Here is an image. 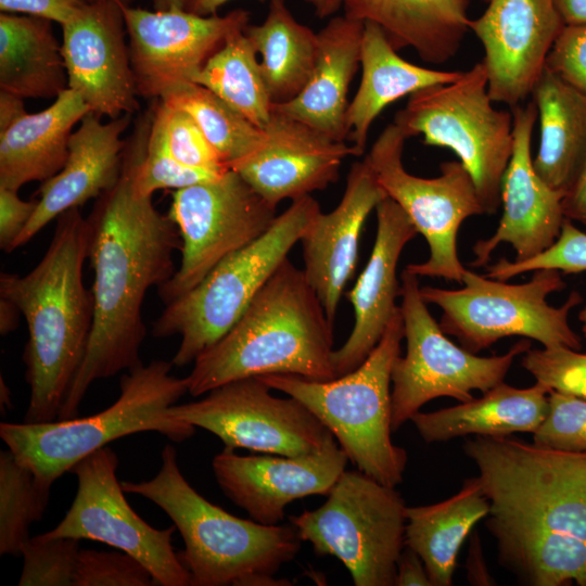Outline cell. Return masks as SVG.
Returning <instances> with one entry per match:
<instances>
[{"label": "cell", "mask_w": 586, "mask_h": 586, "mask_svg": "<svg viewBox=\"0 0 586 586\" xmlns=\"http://www.w3.org/2000/svg\"><path fill=\"white\" fill-rule=\"evenodd\" d=\"M161 468L148 481L122 482L125 493L148 498L173 520L184 549L178 553L191 586H285L276 578L303 542L291 525H266L234 517L209 502L182 475L177 451L166 445Z\"/></svg>", "instance_id": "obj_5"}, {"label": "cell", "mask_w": 586, "mask_h": 586, "mask_svg": "<svg viewBox=\"0 0 586 586\" xmlns=\"http://www.w3.org/2000/svg\"><path fill=\"white\" fill-rule=\"evenodd\" d=\"M364 23L336 16L317 34L318 51L302 91L272 110L300 120L336 141L348 136L346 111L348 87L360 64Z\"/></svg>", "instance_id": "obj_26"}, {"label": "cell", "mask_w": 586, "mask_h": 586, "mask_svg": "<svg viewBox=\"0 0 586 586\" xmlns=\"http://www.w3.org/2000/svg\"><path fill=\"white\" fill-rule=\"evenodd\" d=\"M138 94L161 99L192 82L229 35L244 29L250 12L202 16L186 10L149 11L120 2Z\"/></svg>", "instance_id": "obj_17"}, {"label": "cell", "mask_w": 586, "mask_h": 586, "mask_svg": "<svg viewBox=\"0 0 586 586\" xmlns=\"http://www.w3.org/2000/svg\"><path fill=\"white\" fill-rule=\"evenodd\" d=\"M20 309L11 301L1 297L0 300V332L7 335L17 328Z\"/></svg>", "instance_id": "obj_53"}, {"label": "cell", "mask_w": 586, "mask_h": 586, "mask_svg": "<svg viewBox=\"0 0 586 586\" xmlns=\"http://www.w3.org/2000/svg\"><path fill=\"white\" fill-rule=\"evenodd\" d=\"M151 116H144L127 140L118 182L100 195L87 217L88 256L94 279L93 320L84 362L65 397L59 419L77 417L89 388L141 364L145 337L142 305L150 288L176 271L173 255L181 247L173 220L161 214L152 196L135 187V171L145 146Z\"/></svg>", "instance_id": "obj_1"}, {"label": "cell", "mask_w": 586, "mask_h": 586, "mask_svg": "<svg viewBox=\"0 0 586 586\" xmlns=\"http://www.w3.org/2000/svg\"><path fill=\"white\" fill-rule=\"evenodd\" d=\"M470 0H344L345 16L375 23L396 50L412 48L423 62L442 64L459 51L470 29Z\"/></svg>", "instance_id": "obj_27"}, {"label": "cell", "mask_w": 586, "mask_h": 586, "mask_svg": "<svg viewBox=\"0 0 586 586\" xmlns=\"http://www.w3.org/2000/svg\"><path fill=\"white\" fill-rule=\"evenodd\" d=\"M361 80L346 111L347 139L364 154L370 127L391 103L434 85L455 81L462 72L436 71L402 59L375 23L365 22L360 49Z\"/></svg>", "instance_id": "obj_30"}, {"label": "cell", "mask_w": 586, "mask_h": 586, "mask_svg": "<svg viewBox=\"0 0 586 586\" xmlns=\"http://www.w3.org/2000/svg\"><path fill=\"white\" fill-rule=\"evenodd\" d=\"M88 244L87 218L79 208L69 209L56 218L50 245L34 269L0 276V296L15 304L27 323L26 423L59 419L84 362L93 320L92 294L82 279Z\"/></svg>", "instance_id": "obj_3"}, {"label": "cell", "mask_w": 586, "mask_h": 586, "mask_svg": "<svg viewBox=\"0 0 586 586\" xmlns=\"http://www.w3.org/2000/svg\"><path fill=\"white\" fill-rule=\"evenodd\" d=\"M62 53L68 89L98 116L111 119L139 109L126 44V25L116 0L87 3L62 25Z\"/></svg>", "instance_id": "obj_18"}, {"label": "cell", "mask_w": 586, "mask_h": 586, "mask_svg": "<svg viewBox=\"0 0 586 586\" xmlns=\"http://www.w3.org/2000/svg\"><path fill=\"white\" fill-rule=\"evenodd\" d=\"M400 283L407 349L392 369L393 431L432 399L445 396L461 403L472 399L474 390L487 392L504 382L514 359L531 348V341L523 339L502 355L477 356L442 331L420 294L417 275L404 268Z\"/></svg>", "instance_id": "obj_12"}, {"label": "cell", "mask_w": 586, "mask_h": 586, "mask_svg": "<svg viewBox=\"0 0 586 586\" xmlns=\"http://www.w3.org/2000/svg\"><path fill=\"white\" fill-rule=\"evenodd\" d=\"M91 1H99V0H91ZM116 1L123 2L125 4H130L132 0H116Z\"/></svg>", "instance_id": "obj_57"}, {"label": "cell", "mask_w": 586, "mask_h": 586, "mask_svg": "<svg viewBox=\"0 0 586 586\" xmlns=\"http://www.w3.org/2000/svg\"><path fill=\"white\" fill-rule=\"evenodd\" d=\"M156 11L183 10V0H153Z\"/></svg>", "instance_id": "obj_54"}, {"label": "cell", "mask_w": 586, "mask_h": 586, "mask_svg": "<svg viewBox=\"0 0 586 586\" xmlns=\"http://www.w3.org/2000/svg\"><path fill=\"white\" fill-rule=\"evenodd\" d=\"M129 123L130 115L103 123L92 112L80 120L79 127L71 135L63 168L38 189L36 211L14 249L29 242L61 214L98 199L118 182L127 145L122 135Z\"/></svg>", "instance_id": "obj_25"}, {"label": "cell", "mask_w": 586, "mask_h": 586, "mask_svg": "<svg viewBox=\"0 0 586 586\" xmlns=\"http://www.w3.org/2000/svg\"><path fill=\"white\" fill-rule=\"evenodd\" d=\"M1 408L2 409H10L11 407V397H10V390L4 383L2 377H1Z\"/></svg>", "instance_id": "obj_55"}, {"label": "cell", "mask_w": 586, "mask_h": 586, "mask_svg": "<svg viewBox=\"0 0 586 586\" xmlns=\"http://www.w3.org/2000/svg\"><path fill=\"white\" fill-rule=\"evenodd\" d=\"M259 145L230 169L267 203L297 200L339 179L343 160L359 156L354 145L272 110Z\"/></svg>", "instance_id": "obj_21"}, {"label": "cell", "mask_w": 586, "mask_h": 586, "mask_svg": "<svg viewBox=\"0 0 586 586\" xmlns=\"http://www.w3.org/2000/svg\"><path fill=\"white\" fill-rule=\"evenodd\" d=\"M90 109L71 89L38 113H25L0 130V187L18 191L33 181H46L64 166L74 126Z\"/></svg>", "instance_id": "obj_28"}, {"label": "cell", "mask_w": 586, "mask_h": 586, "mask_svg": "<svg viewBox=\"0 0 586 586\" xmlns=\"http://www.w3.org/2000/svg\"><path fill=\"white\" fill-rule=\"evenodd\" d=\"M230 0H183V10L208 16L217 14L220 7ZM313 5L316 16L324 18L336 13L343 7L344 0H306Z\"/></svg>", "instance_id": "obj_50"}, {"label": "cell", "mask_w": 586, "mask_h": 586, "mask_svg": "<svg viewBox=\"0 0 586 586\" xmlns=\"http://www.w3.org/2000/svg\"><path fill=\"white\" fill-rule=\"evenodd\" d=\"M68 88L62 43L51 21L0 14V91L25 98H58Z\"/></svg>", "instance_id": "obj_33"}, {"label": "cell", "mask_w": 586, "mask_h": 586, "mask_svg": "<svg viewBox=\"0 0 586 586\" xmlns=\"http://www.w3.org/2000/svg\"><path fill=\"white\" fill-rule=\"evenodd\" d=\"M89 2L91 0H0V10L46 18L62 26Z\"/></svg>", "instance_id": "obj_47"}, {"label": "cell", "mask_w": 586, "mask_h": 586, "mask_svg": "<svg viewBox=\"0 0 586 586\" xmlns=\"http://www.w3.org/2000/svg\"><path fill=\"white\" fill-rule=\"evenodd\" d=\"M171 361L142 362L120 378V395L97 415L42 423H0V437L39 484H52L82 458L109 443L154 431L175 442L195 428L171 418L167 410L188 393L186 378L170 374Z\"/></svg>", "instance_id": "obj_6"}, {"label": "cell", "mask_w": 586, "mask_h": 586, "mask_svg": "<svg viewBox=\"0 0 586 586\" xmlns=\"http://www.w3.org/2000/svg\"><path fill=\"white\" fill-rule=\"evenodd\" d=\"M521 366L549 390L586 400V353L566 347L530 348Z\"/></svg>", "instance_id": "obj_43"}, {"label": "cell", "mask_w": 586, "mask_h": 586, "mask_svg": "<svg viewBox=\"0 0 586 586\" xmlns=\"http://www.w3.org/2000/svg\"><path fill=\"white\" fill-rule=\"evenodd\" d=\"M498 561L530 586H586V453L472 436Z\"/></svg>", "instance_id": "obj_2"}, {"label": "cell", "mask_w": 586, "mask_h": 586, "mask_svg": "<svg viewBox=\"0 0 586 586\" xmlns=\"http://www.w3.org/2000/svg\"><path fill=\"white\" fill-rule=\"evenodd\" d=\"M333 327L303 269L286 258L233 327L194 360V397L231 381L267 374L336 378Z\"/></svg>", "instance_id": "obj_4"}, {"label": "cell", "mask_w": 586, "mask_h": 586, "mask_svg": "<svg viewBox=\"0 0 586 586\" xmlns=\"http://www.w3.org/2000/svg\"><path fill=\"white\" fill-rule=\"evenodd\" d=\"M385 198L368 162H355L340 203L327 214L320 211L301 240L303 271L333 324L344 288L356 268L365 221Z\"/></svg>", "instance_id": "obj_23"}, {"label": "cell", "mask_w": 586, "mask_h": 586, "mask_svg": "<svg viewBox=\"0 0 586 586\" xmlns=\"http://www.w3.org/2000/svg\"><path fill=\"white\" fill-rule=\"evenodd\" d=\"M158 100L190 114L229 168L252 153L263 139L262 128L201 85L183 84Z\"/></svg>", "instance_id": "obj_36"}, {"label": "cell", "mask_w": 586, "mask_h": 586, "mask_svg": "<svg viewBox=\"0 0 586 586\" xmlns=\"http://www.w3.org/2000/svg\"><path fill=\"white\" fill-rule=\"evenodd\" d=\"M488 511L479 476L466 479L459 492L443 501L406 508L405 546L421 558L433 586L453 584L461 545Z\"/></svg>", "instance_id": "obj_31"}, {"label": "cell", "mask_w": 586, "mask_h": 586, "mask_svg": "<svg viewBox=\"0 0 586 586\" xmlns=\"http://www.w3.org/2000/svg\"><path fill=\"white\" fill-rule=\"evenodd\" d=\"M50 488L8 448L0 453V553L22 556L29 527L42 519Z\"/></svg>", "instance_id": "obj_37"}, {"label": "cell", "mask_w": 586, "mask_h": 586, "mask_svg": "<svg viewBox=\"0 0 586 586\" xmlns=\"http://www.w3.org/2000/svg\"><path fill=\"white\" fill-rule=\"evenodd\" d=\"M549 391L539 382L524 388L501 382L479 398L431 412L418 411L410 421L426 443L534 433L547 415Z\"/></svg>", "instance_id": "obj_29"}, {"label": "cell", "mask_w": 586, "mask_h": 586, "mask_svg": "<svg viewBox=\"0 0 586 586\" xmlns=\"http://www.w3.org/2000/svg\"><path fill=\"white\" fill-rule=\"evenodd\" d=\"M259 377L231 381L194 402L173 405L168 415L219 437L226 447L300 456L335 442L332 433L296 398L276 397Z\"/></svg>", "instance_id": "obj_15"}, {"label": "cell", "mask_w": 586, "mask_h": 586, "mask_svg": "<svg viewBox=\"0 0 586 586\" xmlns=\"http://www.w3.org/2000/svg\"><path fill=\"white\" fill-rule=\"evenodd\" d=\"M578 319L582 323V331L584 336L586 337V305L585 307L579 311Z\"/></svg>", "instance_id": "obj_56"}, {"label": "cell", "mask_w": 586, "mask_h": 586, "mask_svg": "<svg viewBox=\"0 0 586 586\" xmlns=\"http://www.w3.org/2000/svg\"><path fill=\"white\" fill-rule=\"evenodd\" d=\"M406 132L394 122L374 141L366 161L386 196L410 218L428 242L430 255L405 268L418 277L462 283L466 268L457 252V235L469 217L485 214L473 180L457 161L441 164V175L422 178L409 174L402 162Z\"/></svg>", "instance_id": "obj_13"}, {"label": "cell", "mask_w": 586, "mask_h": 586, "mask_svg": "<svg viewBox=\"0 0 586 586\" xmlns=\"http://www.w3.org/2000/svg\"><path fill=\"white\" fill-rule=\"evenodd\" d=\"M405 501L395 487L344 471L326 502L290 517L317 556L337 558L356 586H393L405 548Z\"/></svg>", "instance_id": "obj_11"}, {"label": "cell", "mask_w": 586, "mask_h": 586, "mask_svg": "<svg viewBox=\"0 0 586 586\" xmlns=\"http://www.w3.org/2000/svg\"><path fill=\"white\" fill-rule=\"evenodd\" d=\"M565 25H586V0H553Z\"/></svg>", "instance_id": "obj_52"}, {"label": "cell", "mask_w": 586, "mask_h": 586, "mask_svg": "<svg viewBox=\"0 0 586 586\" xmlns=\"http://www.w3.org/2000/svg\"><path fill=\"white\" fill-rule=\"evenodd\" d=\"M72 537H29L22 549L20 586H73L80 551Z\"/></svg>", "instance_id": "obj_39"}, {"label": "cell", "mask_w": 586, "mask_h": 586, "mask_svg": "<svg viewBox=\"0 0 586 586\" xmlns=\"http://www.w3.org/2000/svg\"><path fill=\"white\" fill-rule=\"evenodd\" d=\"M545 68L586 98V25H565L549 50Z\"/></svg>", "instance_id": "obj_45"}, {"label": "cell", "mask_w": 586, "mask_h": 586, "mask_svg": "<svg viewBox=\"0 0 586 586\" xmlns=\"http://www.w3.org/2000/svg\"><path fill=\"white\" fill-rule=\"evenodd\" d=\"M149 570L126 552L80 549L73 586H151Z\"/></svg>", "instance_id": "obj_44"}, {"label": "cell", "mask_w": 586, "mask_h": 586, "mask_svg": "<svg viewBox=\"0 0 586 586\" xmlns=\"http://www.w3.org/2000/svg\"><path fill=\"white\" fill-rule=\"evenodd\" d=\"M400 307L366 359L351 372L328 381L293 374L259 377L271 390L301 402L334 436L359 471L396 487L407 451L392 441V369L400 355Z\"/></svg>", "instance_id": "obj_7"}, {"label": "cell", "mask_w": 586, "mask_h": 586, "mask_svg": "<svg viewBox=\"0 0 586 586\" xmlns=\"http://www.w3.org/2000/svg\"><path fill=\"white\" fill-rule=\"evenodd\" d=\"M537 269H557L564 275L586 271V233L573 221L564 219L560 234L550 247L526 260L511 262L502 257L487 266L486 277L507 281Z\"/></svg>", "instance_id": "obj_41"}, {"label": "cell", "mask_w": 586, "mask_h": 586, "mask_svg": "<svg viewBox=\"0 0 586 586\" xmlns=\"http://www.w3.org/2000/svg\"><path fill=\"white\" fill-rule=\"evenodd\" d=\"M151 124L160 132L167 151L178 162L216 173L230 169L186 111L160 100L151 115Z\"/></svg>", "instance_id": "obj_38"}, {"label": "cell", "mask_w": 586, "mask_h": 586, "mask_svg": "<svg viewBox=\"0 0 586 586\" xmlns=\"http://www.w3.org/2000/svg\"><path fill=\"white\" fill-rule=\"evenodd\" d=\"M347 460L336 442L300 456H240L225 446L212 466L220 489L235 506L258 523L277 525L293 500L328 496Z\"/></svg>", "instance_id": "obj_20"}, {"label": "cell", "mask_w": 586, "mask_h": 586, "mask_svg": "<svg viewBox=\"0 0 586 586\" xmlns=\"http://www.w3.org/2000/svg\"><path fill=\"white\" fill-rule=\"evenodd\" d=\"M396 586H433L424 563L411 548L405 546L396 569Z\"/></svg>", "instance_id": "obj_49"}, {"label": "cell", "mask_w": 586, "mask_h": 586, "mask_svg": "<svg viewBox=\"0 0 586 586\" xmlns=\"http://www.w3.org/2000/svg\"><path fill=\"white\" fill-rule=\"evenodd\" d=\"M321 211L310 195L292 201L269 229L220 262L195 288L167 304L153 323L163 339L179 334L174 366L194 362L238 321Z\"/></svg>", "instance_id": "obj_8"}, {"label": "cell", "mask_w": 586, "mask_h": 586, "mask_svg": "<svg viewBox=\"0 0 586 586\" xmlns=\"http://www.w3.org/2000/svg\"><path fill=\"white\" fill-rule=\"evenodd\" d=\"M244 34L262 55V73L273 103L295 98L308 81L317 51L318 35L298 23L285 0H270L259 25H246Z\"/></svg>", "instance_id": "obj_34"}, {"label": "cell", "mask_w": 586, "mask_h": 586, "mask_svg": "<svg viewBox=\"0 0 586 586\" xmlns=\"http://www.w3.org/2000/svg\"><path fill=\"white\" fill-rule=\"evenodd\" d=\"M117 467L118 458L107 446L78 461L69 471L78 480L74 501L62 521L43 535L106 544L138 559L155 584L191 585L190 573L171 545L176 526L154 528L131 509Z\"/></svg>", "instance_id": "obj_16"}, {"label": "cell", "mask_w": 586, "mask_h": 586, "mask_svg": "<svg viewBox=\"0 0 586 586\" xmlns=\"http://www.w3.org/2000/svg\"><path fill=\"white\" fill-rule=\"evenodd\" d=\"M540 125L537 175L564 193L586 160V98L544 68L532 91Z\"/></svg>", "instance_id": "obj_32"}, {"label": "cell", "mask_w": 586, "mask_h": 586, "mask_svg": "<svg viewBox=\"0 0 586 586\" xmlns=\"http://www.w3.org/2000/svg\"><path fill=\"white\" fill-rule=\"evenodd\" d=\"M267 203L237 171L176 190L167 216L181 239V263L157 286L167 305L195 288L220 262L251 244L276 219Z\"/></svg>", "instance_id": "obj_14"}, {"label": "cell", "mask_w": 586, "mask_h": 586, "mask_svg": "<svg viewBox=\"0 0 586 586\" xmlns=\"http://www.w3.org/2000/svg\"><path fill=\"white\" fill-rule=\"evenodd\" d=\"M38 200L24 201L17 191L0 187V249L14 251L21 232L36 211Z\"/></svg>", "instance_id": "obj_46"}, {"label": "cell", "mask_w": 586, "mask_h": 586, "mask_svg": "<svg viewBox=\"0 0 586 586\" xmlns=\"http://www.w3.org/2000/svg\"><path fill=\"white\" fill-rule=\"evenodd\" d=\"M377 233L370 257L346 296L353 306L354 326L345 343L333 351L337 377L357 368L375 347L399 309L402 283L397 265L405 245L418 231L407 214L386 196L375 207Z\"/></svg>", "instance_id": "obj_24"}, {"label": "cell", "mask_w": 586, "mask_h": 586, "mask_svg": "<svg viewBox=\"0 0 586 586\" xmlns=\"http://www.w3.org/2000/svg\"><path fill=\"white\" fill-rule=\"evenodd\" d=\"M256 55L243 29L237 30L205 62L192 82L207 88L263 129L271 117L273 102Z\"/></svg>", "instance_id": "obj_35"}, {"label": "cell", "mask_w": 586, "mask_h": 586, "mask_svg": "<svg viewBox=\"0 0 586 586\" xmlns=\"http://www.w3.org/2000/svg\"><path fill=\"white\" fill-rule=\"evenodd\" d=\"M511 113L513 150L500 187L504 212L495 233L474 243L473 267L486 266L501 243L513 247L518 262L540 254L556 242L565 219L563 193L550 188L533 166L531 138L538 116L534 102L518 105Z\"/></svg>", "instance_id": "obj_22"}, {"label": "cell", "mask_w": 586, "mask_h": 586, "mask_svg": "<svg viewBox=\"0 0 586 586\" xmlns=\"http://www.w3.org/2000/svg\"><path fill=\"white\" fill-rule=\"evenodd\" d=\"M565 219L586 226V160L561 200Z\"/></svg>", "instance_id": "obj_48"}, {"label": "cell", "mask_w": 586, "mask_h": 586, "mask_svg": "<svg viewBox=\"0 0 586 586\" xmlns=\"http://www.w3.org/2000/svg\"><path fill=\"white\" fill-rule=\"evenodd\" d=\"M485 1V12L469 28L484 49L492 100L513 109L532 94L565 24L553 0Z\"/></svg>", "instance_id": "obj_19"}, {"label": "cell", "mask_w": 586, "mask_h": 586, "mask_svg": "<svg viewBox=\"0 0 586 586\" xmlns=\"http://www.w3.org/2000/svg\"><path fill=\"white\" fill-rule=\"evenodd\" d=\"M482 62L455 81L409 95L394 123L408 138L422 135L426 145L448 148L469 171L485 214L500 204L502 176L513 150V116L492 105Z\"/></svg>", "instance_id": "obj_10"}, {"label": "cell", "mask_w": 586, "mask_h": 586, "mask_svg": "<svg viewBox=\"0 0 586 586\" xmlns=\"http://www.w3.org/2000/svg\"><path fill=\"white\" fill-rule=\"evenodd\" d=\"M25 113L24 99L0 91V130L9 127Z\"/></svg>", "instance_id": "obj_51"}, {"label": "cell", "mask_w": 586, "mask_h": 586, "mask_svg": "<svg viewBox=\"0 0 586 586\" xmlns=\"http://www.w3.org/2000/svg\"><path fill=\"white\" fill-rule=\"evenodd\" d=\"M533 443L559 450L586 453V400L550 390L548 411L533 433Z\"/></svg>", "instance_id": "obj_42"}, {"label": "cell", "mask_w": 586, "mask_h": 586, "mask_svg": "<svg viewBox=\"0 0 586 586\" xmlns=\"http://www.w3.org/2000/svg\"><path fill=\"white\" fill-rule=\"evenodd\" d=\"M462 284L458 290L421 286L420 294L442 309V331L467 351L476 354L514 335L547 348L582 349V340L569 323L570 310L582 303V295L571 292L560 307L547 302L548 295L565 288L561 271L537 269L531 280L510 284L466 269Z\"/></svg>", "instance_id": "obj_9"}, {"label": "cell", "mask_w": 586, "mask_h": 586, "mask_svg": "<svg viewBox=\"0 0 586 586\" xmlns=\"http://www.w3.org/2000/svg\"><path fill=\"white\" fill-rule=\"evenodd\" d=\"M225 173L193 168L178 162L166 149L160 132L152 127L135 171V187L139 193L152 196L157 190H180L209 182Z\"/></svg>", "instance_id": "obj_40"}]
</instances>
